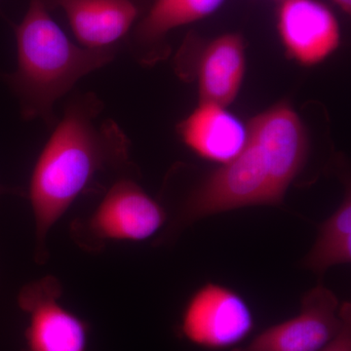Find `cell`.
I'll use <instances>...</instances> for the list:
<instances>
[{
	"instance_id": "1",
	"label": "cell",
	"mask_w": 351,
	"mask_h": 351,
	"mask_svg": "<svg viewBox=\"0 0 351 351\" xmlns=\"http://www.w3.org/2000/svg\"><path fill=\"white\" fill-rule=\"evenodd\" d=\"M103 110L98 95H75L36 161L29 198L39 263L46 260V237L73 201L103 188V176L119 174L130 163L129 138L114 120L99 121Z\"/></svg>"
},
{
	"instance_id": "2",
	"label": "cell",
	"mask_w": 351,
	"mask_h": 351,
	"mask_svg": "<svg viewBox=\"0 0 351 351\" xmlns=\"http://www.w3.org/2000/svg\"><path fill=\"white\" fill-rule=\"evenodd\" d=\"M17 68L0 71V80L19 104L23 119L56 125L55 104L89 73L112 63V48L90 49L76 45L53 20L44 0H31L15 27Z\"/></svg>"
},
{
	"instance_id": "3",
	"label": "cell",
	"mask_w": 351,
	"mask_h": 351,
	"mask_svg": "<svg viewBox=\"0 0 351 351\" xmlns=\"http://www.w3.org/2000/svg\"><path fill=\"white\" fill-rule=\"evenodd\" d=\"M256 205H272L271 186L265 156L249 135L243 152L223 164L191 193L180 221L191 223L212 215Z\"/></svg>"
},
{
	"instance_id": "4",
	"label": "cell",
	"mask_w": 351,
	"mask_h": 351,
	"mask_svg": "<svg viewBox=\"0 0 351 351\" xmlns=\"http://www.w3.org/2000/svg\"><path fill=\"white\" fill-rule=\"evenodd\" d=\"M163 208L130 179L112 182L100 205L86 221L73 226L76 241L89 250L108 240L142 241L165 223Z\"/></svg>"
},
{
	"instance_id": "5",
	"label": "cell",
	"mask_w": 351,
	"mask_h": 351,
	"mask_svg": "<svg viewBox=\"0 0 351 351\" xmlns=\"http://www.w3.org/2000/svg\"><path fill=\"white\" fill-rule=\"evenodd\" d=\"M254 325L253 313L241 295L225 286L208 283L186 304L181 332L196 346L221 350L243 341Z\"/></svg>"
},
{
	"instance_id": "6",
	"label": "cell",
	"mask_w": 351,
	"mask_h": 351,
	"mask_svg": "<svg viewBox=\"0 0 351 351\" xmlns=\"http://www.w3.org/2000/svg\"><path fill=\"white\" fill-rule=\"evenodd\" d=\"M269 168L272 205L283 202L286 191L306 162L307 136L297 112L280 103L247 124Z\"/></svg>"
},
{
	"instance_id": "7",
	"label": "cell",
	"mask_w": 351,
	"mask_h": 351,
	"mask_svg": "<svg viewBox=\"0 0 351 351\" xmlns=\"http://www.w3.org/2000/svg\"><path fill=\"white\" fill-rule=\"evenodd\" d=\"M62 286L46 276L21 290L18 302L29 314L27 351H86L88 325L59 302Z\"/></svg>"
},
{
	"instance_id": "8",
	"label": "cell",
	"mask_w": 351,
	"mask_h": 351,
	"mask_svg": "<svg viewBox=\"0 0 351 351\" xmlns=\"http://www.w3.org/2000/svg\"><path fill=\"white\" fill-rule=\"evenodd\" d=\"M341 323L338 298L319 283L304 295L298 315L267 328L248 345L232 351H320L335 338Z\"/></svg>"
},
{
	"instance_id": "9",
	"label": "cell",
	"mask_w": 351,
	"mask_h": 351,
	"mask_svg": "<svg viewBox=\"0 0 351 351\" xmlns=\"http://www.w3.org/2000/svg\"><path fill=\"white\" fill-rule=\"evenodd\" d=\"M277 27L288 54L304 66L324 61L341 41L336 16L317 0H282Z\"/></svg>"
},
{
	"instance_id": "10",
	"label": "cell",
	"mask_w": 351,
	"mask_h": 351,
	"mask_svg": "<svg viewBox=\"0 0 351 351\" xmlns=\"http://www.w3.org/2000/svg\"><path fill=\"white\" fill-rule=\"evenodd\" d=\"M182 142L208 160L226 164L239 156L249 142L248 126L226 107L199 101L179 125Z\"/></svg>"
},
{
	"instance_id": "11",
	"label": "cell",
	"mask_w": 351,
	"mask_h": 351,
	"mask_svg": "<svg viewBox=\"0 0 351 351\" xmlns=\"http://www.w3.org/2000/svg\"><path fill=\"white\" fill-rule=\"evenodd\" d=\"M68 18L75 38L84 47L106 49L128 34L137 19L132 0H51Z\"/></svg>"
},
{
	"instance_id": "12",
	"label": "cell",
	"mask_w": 351,
	"mask_h": 351,
	"mask_svg": "<svg viewBox=\"0 0 351 351\" xmlns=\"http://www.w3.org/2000/svg\"><path fill=\"white\" fill-rule=\"evenodd\" d=\"M245 69V43L240 34L214 39L203 51L198 68L199 101L230 106L239 95Z\"/></svg>"
},
{
	"instance_id": "13",
	"label": "cell",
	"mask_w": 351,
	"mask_h": 351,
	"mask_svg": "<svg viewBox=\"0 0 351 351\" xmlns=\"http://www.w3.org/2000/svg\"><path fill=\"white\" fill-rule=\"evenodd\" d=\"M225 0H156L134 36L144 63H154L165 54L162 41L168 32L182 25L206 18Z\"/></svg>"
},
{
	"instance_id": "14",
	"label": "cell",
	"mask_w": 351,
	"mask_h": 351,
	"mask_svg": "<svg viewBox=\"0 0 351 351\" xmlns=\"http://www.w3.org/2000/svg\"><path fill=\"white\" fill-rule=\"evenodd\" d=\"M351 261V195L350 189L343 202L321 226L313 248L302 261V267L323 276L336 265Z\"/></svg>"
},
{
	"instance_id": "15",
	"label": "cell",
	"mask_w": 351,
	"mask_h": 351,
	"mask_svg": "<svg viewBox=\"0 0 351 351\" xmlns=\"http://www.w3.org/2000/svg\"><path fill=\"white\" fill-rule=\"evenodd\" d=\"M341 323L335 338L320 351H351V304H341Z\"/></svg>"
},
{
	"instance_id": "16",
	"label": "cell",
	"mask_w": 351,
	"mask_h": 351,
	"mask_svg": "<svg viewBox=\"0 0 351 351\" xmlns=\"http://www.w3.org/2000/svg\"><path fill=\"white\" fill-rule=\"evenodd\" d=\"M332 1L335 2L346 13H350L351 0H332Z\"/></svg>"
},
{
	"instance_id": "17",
	"label": "cell",
	"mask_w": 351,
	"mask_h": 351,
	"mask_svg": "<svg viewBox=\"0 0 351 351\" xmlns=\"http://www.w3.org/2000/svg\"><path fill=\"white\" fill-rule=\"evenodd\" d=\"M19 193V191L16 189H10L8 186L0 184V193Z\"/></svg>"
}]
</instances>
